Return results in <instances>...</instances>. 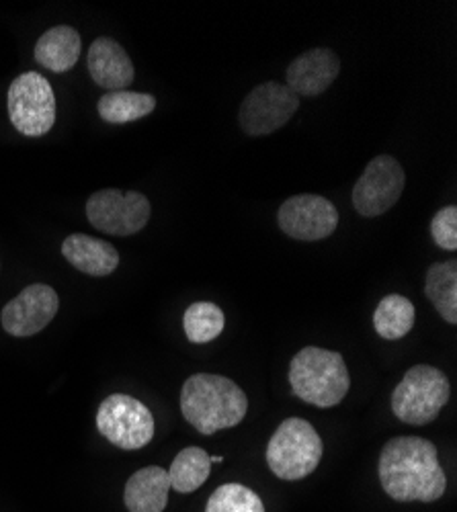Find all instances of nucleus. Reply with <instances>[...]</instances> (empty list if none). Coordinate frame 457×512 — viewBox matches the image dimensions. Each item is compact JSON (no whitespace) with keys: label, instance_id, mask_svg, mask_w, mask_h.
Returning <instances> with one entry per match:
<instances>
[{"label":"nucleus","instance_id":"4","mask_svg":"<svg viewBox=\"0 0 457 512\" xmlns=\"http://www.w3.org/2000/svg\"><path fill=\"white\" fill-rule=\"evenodd\" d=\"M324 453V445L314 426L304 418H287L267 445V465L285 482H298L314 474Z\"/></svg>","mask_w":457,"mask_h":512},{"label":"nucleus","instance_id":"25","mask_svg":"<svg viewBox=\"0 0 457 512\" xmlns=\"http://www.w3.org/2000/svg\"><path fill=\"white\" fill-rule=\"evenodd\" d=\"M212 459V463H222L224 461V457H210Z\"/></svg>","mask_w":457,"mask_h":512},{"label":"nucleus","instance_id":"16","mask_svg":"<svg viewBox=\"0 0 457 512\" xmlns=\"http://www.w3.org/2000/svg\"><path fill=\"white\" fill-rule=\"evenodd\" d=\"M169 490V472L158 465H148L128 480L123 500L130 512H162L169 504Z\"/></svg>","mask_w":457,"mask_h":512},{"label":"nucleus","instance_id":"14","mask_svg":"<svg viewBox=\"0 0 457 512\" xmlns=\"http://www.w3.org/2000/svg\"><path fill=\"white\" fill-rule=\"evenodd\" d=\"M87 64L95 84L109 93L126 91L136 78L128 52L111 37H99L93 41L87 54Z\"/></svg>","mask_w":457,"mask_h":512},{"label":"nucleus","instance_id":"22","mask_svg":"<svg viewBox=\"0 0 457 512\" xmlns=\"http://www.w3.org/2000/svg\"><path fill=\"white\" fill-rule=\"evenodd\" d=\"M226 326V318L220 306L212 302H195L185 310L183 328L187 338L195 345H205L216 340Z\"/></svg>","mask_w":457,"mask_h":512},{"label":"nucleus","instance_id":"20","mask_svg":"<svg viewBox=\"0 0 457 512\" xmlns=\"http://www.w3.org/2000/svg\"><path fill=\"white\" fill-rule=\"evenodd\" d=\"M212 472V459L201 447L183 449L169 469L171 488L181 494H191L199 490Z\"/></svg>","mask_w":457,"mask_h":512},{"label":"nucleus","instance_id":"7","mask_svg":"<svg viewBox=\"0 0 457 512\" xmlns=\"http://www.w3.org/2000/svg\"><path fill=\"white\" fill-rule=\"evenodd\" d=\"M97 429L111 445L123 451H136L152 441L154 416L140 400L113 394L97 410Z\"/></svg>","mask_w":457,"mask_h":512},{"label":"nucleus","instance_id":"12","mask_svg":"<svg viewBox=\"0 0 457 512\" xmlns=\"http://www.w3.org/2000/svg\"><path fill=\"white\" fill-rule=\"evenodd\" d=\"M58 308V293L46 283H33L5 306L0 322L11 336H33L54 320Z\"/></svg>","mask_w":457,"mask_h":512},{"label":"nucleus","instance_id":"19","mask_svg":"<svg viewBox=\"0 0 457 512\" xmlns=\"http://www.w3.org/2000/svg\"><path fill=\"white\" fill-rule=\"evenodd\" d=\"M156 109V99L148 93H132V91H115L107 93L99 99L97 111L103 121L113 125H123L130 121H138L150 115Z\"/></svg>","mask_w":457,"mask_h":512},{"label":"nucleus","instance_id":"23","mask_svg":"<svg viewBox=\"0 0 457 512\" xmlns=\"http://www.w3.org/2000/svg\"><path fill=\"white\" fill-rule=\"evenodd\" d=\"M205 512H265V504L248 486L224 484L207 500Z\"/></svg>","mask_w":457,"mask_h":512},{"label":"nucleus","instance_id":"17","mask_svg":"<svg viewBox=\"0 0 457 512\" xmlns=\"http://www.w3.org/2000/svg\"><path fill=\"white\" fill-rule=\"evenodd\" d=\"M80 52L82 41L78 31L70 25H58L48 29L37 39L33 56L44 68L62 74L74 68V64L80 58Z\"/></svg>","mask_w":457,"mask_h":512},{"label":"nucleus","instance_id":"15","mask_svg":"<svg viewBox=\"0 0 457 512\" xmlns=\"http://www.w3.org/2000/svg\"><path fill=\"white\" fill-rule=\"evenodd\" d=\"M64 259L80 273L107 277L119 265V252L105 240L87 234H70L62 242Z\"/></svg>","mask_w":457,"mask_h":512},{"label":"nucleus","instance_id":"9","mask_svg":"<svg viewBox=\"0 0 457 512\" xmlns=\"http://www.w3.org/2000/svg\"><path fill=\"white\" fill-rule=\"evenodd\" d=\"M150 201L138 191L103 189L89 197L87 218L93 228L109 236H134L150 220Z\"/></svg>","mask_w":457,"mask_h":512},{"label":"nucleus","instance_id":"1","mask_svg":"<svg viewBox=\"0 0 457 512\" xmlns=\"http://www.w3.org/2000/svg\"><path fill=\"white\" fill-rule=\"evenodd\" d=\"M384 492L396 502H435L447 490L437 447L421 437H396L380 455Z\"/></svg>","mask_w":457,"mask_h":512},{"label":"nucleus","instance_id":"5","mask_svg":"<svg viewBox=\"0 0 457 512\" xmlns=\"http://www.w3.org/2000/svg\"><path fill=\"white\" fill-rule=\"evenodd\" d=\"M449 402V381L431 365L410 367L392 392L394 416L410 426L431 424Z\"/></svg>","mask_w":457,"mask_h":512},{"label":"nucleus","instance_id":"11","mask_svg":"<svg viewBox=\"0 0 457 512\" xmlns=\"http://www.w3.org/2000/svg\"><path fill=\"white\" fill-rule=\"evenodd\" d=\"M277 224L289 238L318 242L335 234L339 228V211L322 195H294L281 203Z\"/></svg>","mask_w":457,"mask_h":512},{"label":"nucleus","instance_id":"2","mask_svg":"<svg viewBox=\"0 0 457 512\" xmlns=\"http://www.w3.org/2000/svg\"><path fill=\"white\" fill-rule=\"evenodd\" d=\"M181 412L201 435H214L240 424L248 412V398L224 375H191L181 390Z\"/></svg>","mask_w":457,"mask_h":512},{"label":"nucleus","instance_id":"24","mask_svg":"<svg viewBox=\"0 0 457 512\" xmlns=\"http://www.w3.org/2000/svg\"><path fill=\"white\" fill-rule=\"evenodd\" d=\"M431 236L435 244L443 250L457 248V207L447 205L441 207L431 222Z\"/></svg>","mask_w":457,"mask_h":512},{"label":"nucleus","instance_id":"6","mask_svg":"<svg viewBox=\"0 0 457 512\" xmlns=\"http://www.w3.org/2000/svg\"><path fill=\"white\" fill-rule=\"evenodd\" d=\"M9 117L27 138L48 134L56 121V95L50 80L39 72L19 74L9 89Z\"/></svg>","mask_w":457,"mask_h":512},{"label":"nucleus","instance_id":"10","mask_svg":"<svg viewBox=\"0 0 457 512\" xmlns=\"http://www.w3.org/2000/svg\"><path fill=\"white\" fill-rule=\"evenodd\" d=\"M402 164L388 154L373 158L353 187V207L363 218H378L396 205L404 191Z\"/></svg>","mask_w":457,"mask_h":512},{"label":"nucleus","instance_id":"8","mask_svg":"<svg viewBox=\"0 0 457 512\" xmlns=\"http://www.w3.org/2000/svg\"><path fill=\"white\" fill-rule=\"evenodd\" d=\"M300 107L298 95L281 82H265L248 93L238 111L242 132L261 138L277 132Z\"/></svg>","mask_w":457,"mask_h":512},{"label":"nucleus","instance_id":"18","mask_svg":"<svg viewBox=\"0 0 457 512\" xmlns=\"http://www.w3.org/2000/svg\"><path fill=\"white\" fill-rule=\"evenodd\" d=\"M425 293L445 322L457 324V261L433 263L427 271Z\"/></svg>","mask_w":457,"mask_h":512},{"label":"nucleus","instance_id":"3","mask_svg":"<svg viewBox=\"0 0 457 512\" xmlns=\"http://www.w3.org/2000/svg\"><path fill=\"white\" fill-rule=\"evenodd\" d=\"M292 392L316 408H332L347 398L351 388L349 369L343 355L320 347L298 351L289 365Z\"/></svg>","mask_w":457,"mask_h":512},{"label":"nucleus","instance_id":"21","mask_svg":"<svg viewBox=\"0 0 457 512\" xmlns=\"http://www.w3.org/2000/svg\"><path fill=\"white\" fill-rule=\"evenodd\" d=\"M414 326V306L404 295H386L373 314V328L386 340L404 338Z\"/></svg>","mask_w":457,"mask_h":512},{"label":"nucleus","instance_id":"13","mask_svg":"<svg viewBox=\"0 0 457 512\" xmlns=\"http://www.w3.org/2000/svg\"><path fill=\"white\" fill-rule=\"evenodd\" d=\"M339 72L341 60L335 52L326 48H314L289 64L285 78L287 87L298 97H318L326 89H330V84L337 80Z\"/></svg>","mask_w":457,"mask_h":512}]
</instances>
